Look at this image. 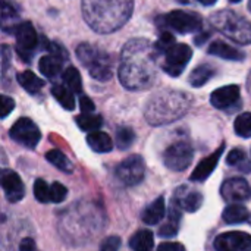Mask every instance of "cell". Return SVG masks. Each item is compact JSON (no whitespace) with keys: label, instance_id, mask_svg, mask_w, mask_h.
Returning <instances> with one entry per match:
<instances>
[{"label":"cell","instance_id":"obj_45","mask_svg":"<svg viewBox=\"0 0 251 251\" xmlns=\"http://www.w3.org/2000/svg\"><path fill=\"white\" fill-rule=\"evenodd\" d=\"M197 1H200V3L204 4V6H212V4H215L218 0H197Z\"/></svg>","mask_w":251,"mask_h":251},{"label":"cell","instance_id":"obj_22","mask_svg":"<svg viewBox=\"0 0 251 251\" xmlns=\"http://www.w3.org/2000/svg\"><path fill=\"white\" fill-rule=\"evenodd\" d=\"M87 144L96 153H109L113 149L112 138L101 131H91L87 135Z\"/></svg>","mask_w":251,"mask_h":251},{"label":"cell","instance_id":"obj_20","mask_svg":"<svg viewBox=\"0 0 251 251\" xmlns=\"http://www.w3.org/2000/svg\"><path fill=\"white\" fill-rule=\"evenodd\" d=\"M166 215L165 197H157L153 203H150L141 213V219L147 225H157Z\"/></svg>","mask_w":251,"mask_h":251},{"label":"cell","instance_id":"obj_41","mask_svg":"<svg viewBox=\"0 0 251 251\" xmlns=\"http://www.w3.org/2000/svg\"><path fill=\"white\" fill-rule=\"evenodd\" d=\"M79 106H81V110H82L84 113H93V112L96 110L94 103H93L87 96H81V99H79Z\"/></svg>","mask_w":251,"mask_h":251},{"label":"cell","instance_id":"obj_1","mask_svg":"<svg viewBox=\"0 0 251 251\" xmlns=\"http://www.w3.org/2000/svg\"><path fill=\"white\" fill-rule=\"evenodd\" d=\"M156 50L146 38L129 40L121 53L118 69L121 84L129 91H143L153 87L157 79Z\"/></svg>","mask_w":251,"mask_h":251},{"label":"cell","instance_id":"obj_12","mask_svg":"<svg viewBox=\"0 0 251 251\" xmlns=\"http://www.w3.org/2000/svg\"><path fill=\"white\" fill-rule=\"evenodd\" d=\"M215 249L218 251H250L251 235L238 231L221 234L215 240Z\"/></svg>","mask_w":251,"mask_h":251},{"label":"cell","instance_id":"obj_13","mask_svg":"<svg viewBox=\"0 0 251 251\" xmlns=\"http://www.w3.org/2000/svg\"><path fill=\"white\" fill-rule=\"evenodd\" d=\"M221 194L228 203H241L251 197V187L243 178H229L222 184Z\"/></svg>","mask_w":251,"mask_h":251},{"label":"cell","instance_id":"obj_39","mask_svg":"<svg viewBox=\"0 0 251 251\" xmlns=\"http://www.w3.org/2000/svg\"><path fill=\"white\" fill-rule=\"evenodd\" d=\"M121 247V238L119 237H109L106 238L101 246H100V250L103 251H115Z\"/></svg>","mask_w":251,"mask_h":251},{"label":"cell","instance_id":"obj_28","mask_svg":"<svg viewBox=\"0 0 251 251\" xmlns=\"http://www.w3.org/2000/svg\"><path fill=\"white\" fill-rule=\"evenodd\" d=\"M51 94H53V97L57 100V103L63 109L74 110V107H75V99H74V91L71 88H68L66 85L56 84V85L51 87Z\"/></svg>","mask_w":251,"mask_h":251},{"label":"cell","instance_id":"obj_40","mask_svg":"<svg viewBox=\"0 0 251 251\" xmlns=\"http://www.w3.org/2000/svg\"><path fill=\"white\" fill-rule=\"evenodd\" d=\"M10 57H12L10 49L7 46H1V72H3V75L6 74V69L9 66Z\"/></svg>","mask_w":251,"mask_h":251},{"label":"cell","instance_id":"obj_25","mask_svg":"<svg viewBox=\"0 0 251 251\" xmlns=\"http://www.w3.org/2000/svg\"><path fill=\"white\" fill-rule=\"evenodd\" d=\"M129 249L135 251H147L154 247V237L153 232L149 229H140L137 231L131 240H129Z\"/></svg>","mask_w":251,"mask_h":251},{"label":"cell","instance_id":"obj_24","mask_svg":"<svg viewBox=\"0 0 251 251\" xmlns=\"http://www.w3.org/2000/svg\"><path fill=\"white\" fill-rule=\"evenodd\" d=\"M19 15L18 10L15 9L13 3H10L9 0L3 1L1 6V28L6 32H13V29L19 25Z\"/></svg>","mask_w":251,"mask_h":251},{"label":"cell","instance_id":"obj_46","mask_svg":"<svg viewBox=\"0 0 251 251\" xmlns=\"http://www.w3.org/2000/svg\"><path fill=\"white\" fill-rule=\"evenodd\" d=\"M247 90H249V93H250L251 96V71L250 74H249V76H247Z\"/></svg>","mask_w":251,"mask_h":251},{"label":"cell","instance_id":"obj_3","mask_svg":"<svg viewBox=\"0 0 251 251\" xmlns=\"http://www.w3.org/2000/svg\"><path fill=\"white\" fill-rule=\"evenodd\" d=\"M191 107V96L179 90H160L154 93L146 104L144 116L153 126L172 124Z\"/></svg>","mask_w":251,"mask_h":251},{"label":"cell","instance_id":"obj_9","mask_svg":"<svg viewBox=\"0 0 251 251\" xmlns=\"http://www.w3.org/2000/svg\"><path fill=\"white\" fill-rule=\"evenodd\" d=\"M116 178L126 187L140 184L146 175V162L141 156L132 154L124 162H121L115 172Z\"/></svg>","mask_w":251,"mask_h":251},{"label":"cell","instance_id":"obj_44","mask_svg":"<svg viewBox=\"0 0 251 251\" xmlns=\"http://www.w3.org/2000/svg\"><path fill=\"white\" fill-rule=\"evenodd\" d=\"M207 38H209V32H203L201 35H197V37L194 38V41H196L197 46H200V44H203Z\"/></svg>","mask_w":251,"mask_h":251},{"label":"cell","instance_id":"obj_8","mask_svg":"<svg viewBox=\"0 0 251 251\" xmlns=\"http://www.w3.org/2000/svg\"><path fill=\"white\" fill-rule=\"evenodd\" d=\"M194 157V150L188 141H178L171 144L163 153V163L174 172L185 171Z\"/></svg>","mask_w":251,"mask_h":251},{"label":"cell","instance_id":"obj_33","mask_svg":"<svg viewBox=\"0 0 251 251\" xmlns=\"http://www.w3.org/2000/svg\"><path fill=\"white\" fill-rule=\"evenodd\" d=\"M234 131L241 138H251V112H244L237 116Z\"/></svg>","mask_w":251,"mask_h":251},{"label":"cell","instance_id":"obj_11","mask_svg":"<svg viewBox=\"0 0 251 251\" xmlns=\"http://www.w3.org/2000/svg\"><path fill=\"white\" fill-rule=\"evenodd\" d=\"M9 134H10V138L15 143H18V144H21V146H24L26 149H35L37 144L41 140V132H40L38 126L29 118L18 119L12 125Z\"/></svg>","mask_w":251,"mask_h":251},{"label":"cell","instance_id":"obj_19","mask_svg":"<svg viewBox=\"0 0 251 251\" xmlns=\"http://www.w3.org/2000/svg\"><path fill=\"white\" fill-rule=\"evenodd\" d=\"M181 210L182 209L172 201V206L169 207V213H168V221L159 229V235L162 238H172L178 234L179 224H181Z\"/></svg>","mask_w":251,"mask_h":251},{"label":"cell","instance_id":"obj_16","mask_svg":"<svg viewBox=\"0 0 251 251\" xmlns=\"http://www.w3.org/2000/svg\"><path fill=\"white\" fill-rule=\"evenodd\" d=\"M241 93L238 85H225L210 94V103L216 109H229L240 101Z\"/></svg>","mask_w":251,"mask_h":251},{"label":"cell","instance_id":"obj_35","mask_svg":"<svg viewBox=\"0 0 251 251\" xmlns=\"http://www.w3.org/2000/svg\"><path fill=\"white\" fill-rule=\"evenodd\" d=\"M34 197L40 203H50L51 201L50 185H47V182L43 179H37L34 184Z\"/></svg>","mask_w":251,"mask_h":251},{"label":"cell","instance_id":"obj_14","mask_svg":"<svg viewBox=\"0 0 251 251\" xmlns=\"http://www.w3.org/2000/svg\"><path fill=\"white\" fill-rule=\"evenodd\" d=\"M0 182H1V188L4 191L6 200L9 203H18L24 199L25 187L16 172H13L10 169H3Z\"/></svg>","mask_w":251,"mask_h":251},{"label":"cell","instance_id":"obj_17","mask_svg":"<svg viewBox=\"0 0 251 251\" xmlns=\"http://www.w3.org/2000/svg\"><path fill=\"white\" fill-rule=\"evenodd\" d=\"M224 150H225V144H221L215 153H212L204 160H201L197 165V168L194 169V172L191 174L190 179L194 181V182H203V181H206L213 174V171L216 169V166H218V163H219V160H221V157L224 154Z\"/></svg>","mask_w":251,"mask_h":251},{"label":"cell","instance_id":"obj_43","mask_svg":"<svg viewBox=\"0 0 251 251\" xmlns=\"http://www.w3.org/2000/svg\"><path fill=\"white\" fill-rule=\"evenodd\" d=\"M159 250H184V246L178 243H163L159 246Z\"/></svg>","mask_w":251,"mask_h":251},{"label":"cell","instance_id":"obj_34","mask_svg":"<svg viewBox=\"0 0 251 251\" xmlns=\"http://www.w3.org/2000/svg\"><path fill=\"white\" fill-rule=\"evenodd\" d=\"M135 141V132L134 129L128 126H122L116 131V146L119 150H128Z\"/></svg>","mask_w":251,"mask_h":251},{"label":"cell","instance_id":"obj_38","mask_svg":"<svg viewBox=\"0 0 251 251\" xmlns=\"http://www.w3.org/2000/svg\"><path fill=\"white\" fill-rule=\"evenodd\" d=\"M0 107H1V119H4L15 107V101L13 99L7 97V96H1L0 97Z\"/></svg>","mask_w":251,"mask_h":251},{"label":"cell","instance_id":"obj_21","mask_svg":"<svg viewBox=\"0 0 251 251\" xmlns=\"http://www.w3.org/2000/svg\"><path fill=\"white\" fill-rule=\"evenodd\" d=\"M209 53L213 56H218L221 59L234 60V62H241L246 59V54L241 50H238L224 41H213L209 47Z\"/></svg>","mask_w":251,"mask_h":251},{"label":"cell","instance_id":"obj_30","mask_svg":"<svg viewBox=\"0 0 251 251\" xmlns=\"http://www.w3.org/2000/svg\"><path fill=\"white\" fill-rule=\"evenodd\" d=\"M46 159L49 163H51L54 168H57L59 171H62L65 174H71L74 171L72 162L60 150H50L49 153H46Z\"/></svg>","mask_w":251,"mask_h":251},{"label":"cell","instance_id":"obj_29","mask_svg":"<svg viewBox=\"0 0 251 251\" xmlns=\"http://www.w3.org/2000/svg\"><path fill=\"white\" fill-rule=\"evenodd\" d=\"M75 122L82 131L91 132V131H97L103 125V118L100 115H96L94 112L93 113H84L82 112L79 116L75 118Z\"/></svg>","mask_w":251,"mask_h":251},{"label":"cell","instance_id":"obj_23","mask_svg":"<svg viewBox=\"0 0 251 251\" xmlns=\"http://www.w3.org/2000/svg\"><path fill=\"white\" fill-rule=\"evenodd\" d=\"M222 218L226 224L229 225H235V224H243L246 222L249 218H250V213H249V209L240 203H229L224 213H222Z\"/></svg>","mask_w":251,"mask_h":251},{"label":"cell","instance_id":"obj_4","mask_svg":"<svg viewBox=\"0 0 251 251\" xmlns=\"http://www.w3.org/2000/svg\"><path fill=\"white\" fill-rule=\"evenodd\" d=\"M210 24L226 38L238 44H251V22L229 9H222L210 15Z\"/></svg>","mask_w":251,"mask_h":251},{"label":"cell","instance_id":"obj_37","mask_svg":"<svg viewBox=\"0 0 251 251\" xmlns=\"http://www.w3.org/2000/svg\"><path fill=\"white\" fill-rule=\"evenodd\" d=\"M50 194H51V203H62L68 197V190L65 185L59 182H53L50 185Z\"/></svg>","mask_w":251,"mask_h":251},{"label":"cell","instance_id":"obj_15","mask_svg":"<svg viewBox=\"0 0 251 251\" xmlns=\"http://www.w3.org/2000/svg\"><path fill=\"white\" fill-rule=\"evenodd\" d=\"M172 201L176 203L182 210H185L188 213H194L201 207L203 196L197 190H193L188 185H182L175 190Z\"/></svg>","mask_w":251,"mask_h":251},{"label":"cell","instance_id":"obj_42","mask_svg":"<svg viewBox=\"0 0 251 251\" xmlns=\"http://www.w3.org/2000/svg\"><path fill=\"white\" fill-rule=\"evenodd\" d=\"M37 246H35V243H34V240H31V238H25L21 244H19V250L21 251H29V250H34Z\"/></svg>","mask_w":251,"mask_h":251},{"label":"cell","instance_id":"obj_6","mask_svg":"<svg viewBox=\"0 0 251 251\" xmlns=\"http://www.w3.org/2000/svg\"><path fill=\"white\" fill-rule=\"evenodd\" d=\"M159 22H162L163 26L176 31L178 34L203 31V19L196 12L172 10V12L160 16Z\"/></svg>","mask_w":251,"mask_h":251},{"label":"cell","instance_id":"obj_36","mask_svg":"<svg viewBox=\"0 0 251 251\" xmlns=\"http://www.w3.org/2000/svg\"><path fill=\"white\" fill-rule=\"evenodd\" d=\"M174 43H175L174 35H172L171 32L165 31V32H162V34H160L159 40L156 41V44H154V50H156V53H157V54H162V53H163L166 49H169Z\"/></svg>","mask_w":251,"mask_h":251},{"label":"cell","instance_id":"obj_48","mask_svg":"<svg viewBox=\"0 0 251 251\" xmlns=\"http://www.w3.org/2000/svg\"><path fill=\"white\" fill-rule=\"evenodd\" d=\"M249 9H250V12H251V0L249 1Z\"/></svg>","mask_w":251,"mask_h":251},{"label":"cell","instance_id":"obj_5","mask_svg":"<svg viewBox=\"0 0 251 251\" xmlns=\"http://www.w3.org/2000/svg\"><path fill=\"white\" fill-rule=\"evenodd\" d=\"M76 57L78 60L87 68L91 78L97 81H109L113 75V60L112 56L99 47L82 43L76 47Z\"/></svg>","mask_w":251,"mask_h":251},{"label":"cell","instance_id":"obj_32","mask_svg":"<svg viewBox=\"0 0 251 251\" xmlns=\"http://www.w3.org/2000/svg\"><path fill=\"white\" fill-rule=\"evenodd\" d=\"M63 82L68 88H71L74 93H81L82 91V81H81V75L79 71L74 66H69L63 71Z\"/></svg>","mask_w":251,"mask_h":251},{"label":"cell","instance_id":"obj_10","mask_svg":"<svg viewBox=\"0 0 251 251\" xmlns=\"http://www.w3.org/2000/svg\"><path fill=\"white\" fill-rule=\"evenodd\" d=\"M13 35L16 38V51L19 57L25 63H29L32 60V56L38 43L35 28L32 26L31 22H21L13 29Z\"/></svg>","mask_w":251,"mask_h":251},{"label":"cell","instance_id":"obj_18","mask_svg":"<svg viewBox=\"0 0 251 251\" xmlns=\"http://www.w3.org/2000/svg\"><path fill=\"white\" fill-rule=\"evenodd\" d=\"M68 57L57 54V53H49L47 56H43L38 60V69L40 72L47 76V78H54L56 75L60 74L62 68H63V62Z\"/></svg>","mask_w":251,"mask_h":251},{"label":"cell","instance_id":"obj_31","mask_svg":"<svg viewBox=\"0 0 251 251\" xmlns=\"http://www.w3.org/2000/svg\"><path fill=\"white\" fill-rule=\"evenodd\" d=\"M226 163H228L229 166L237 168V169L241 171V172H246V174H247V172H251L250 160L247 159V154H246L244 150H241V149H234V150L228 154Z\"/></svg>","mask_w":251,"mask_h":251},{"label":"cell","instance_id":"obj_7","mask_svg":"<svg viewBox=\"0 0 251 251\" xmlns=\"http://www.w3.org/2000/svg\"><path fill=\"white\" fill-rule=\"evenodd\" d=\"M163 62H162V69L169 75V76H179L190 59L193 57V50L190 46L182 44V43H174L169 49H166L163 53Z\"/></svg>","mask_w":251,"mask_h":251},{"label":"cell","instance_id":"obj_47","mask_svg":"<svg viewBox=\"0 0 251 251\" xmlns=\"http://www.w3.org/2000/svg\"><path fill=\"white\" fill-rule=\"evenodd\" d=\"M231 3H238V1H241V0H229Z\"/></svg>","mask_w":251,"mask_h":251},{"label":"cell","instance_id":"obj_2","mask_svg":"<svg viewBox=\"0 0 251 251\" xmlns=\"http://www.w3.org/2000/svg\"><path fill=\"white\" fill-rule=\"evenodd\" d=\"M81 10L91 29L99 34H110L129 21L134 0H81Z\"/></svg>","mask_w":251,"mask_h":251},{"label":"cell","instance_id":"obj_26","mask_svg":"<svg viewBox=\"0 0 251 251\" xmlns=\"http://www.w3.org/2000/svg\"><path fill=\"white\" fill-rule=\"evenodd\" d=\"M215 74H216V69H215L212 65L203 63V65L197 66V68L191 72V75H190V78H188V82H190V85L199 88V87H203Z\"/></svg>","mask_w":251,"mask_h":251},{"label":"cell","instance_id":"obj_27","mask_svg":"<svg viewBox=\"0 0 251 251\" xmlns=\"http://www.w3.org/2000/svg\"><path fill=\"white\" fill-rule=\"evenodd\" d=\"M18 82L19 85L26 90L29 94H35L38 93L43 87H44V81L41 78H38L34 72L31 71H24L18 74Z\"/></svg>","mask_w":251,"mask_h":251}]
</instances>
